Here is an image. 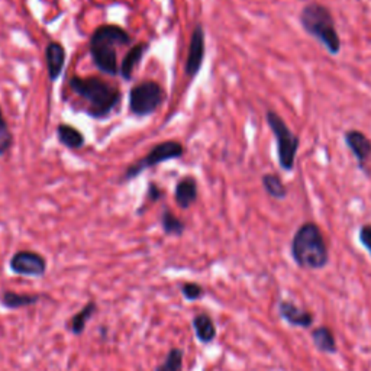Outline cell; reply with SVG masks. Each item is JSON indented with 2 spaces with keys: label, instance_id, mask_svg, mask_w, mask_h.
Returning a JSON list of instances; mask_svg holds the SVG:
<instances>
[{
  "label": "cell",
  "instance_id": "obj_19",
  "mask_svg": "<svg viewBox=\"0 0 371 371\" xmlns=\"http://www.w3.org/2000/svg\"><path fill=\"white\" fill-rule=\"evenodd\" d=\"M312 341L315 346L322 353H326V354L337 353V341L334 338V334L331 332V329L326 326H319L314 329Z\"/></svg>",
  "mask_w": 371,
  "mask_h": 371
},
{
  "label": "cell",
  "instance_id": "obj_8",
  "mask_svg": "<svg viewBox=\"0 0 371 371\" xmlns=\"http://www.w3.org/2000/svg\"><path fill=\"white\" fill-rule=\"evenodd\" d=\"M47 258L36 251L20 250L9 260V269L20 277L39 279L47 273Z\"/></svg>",
  "mask_w": 371,
  "mask_h": 371
},
{
  "label": "cell",
  "instance_id": "obj_1",
  "mask_svg": "<svg viewBox=\"0 0 371 371\" xmlns=\"http://www.w3.org/2000/svg\"><path fill=\"white\" fill-rule=\"evenodd\" d=\"M70 89L88 103L86 112L89 116L102 119L112 113L120 102V90L106 83L100 77L74 76L69 81Z\"/></svg>",
  "mask_w": 371,
  "mask_h": 371
},
{
  "label": "cell",
  "instance_id": "obj_10",
  "mask_svg": "<svg viewBox=\"0 0 371 371\" xmlns=\"http://www.w3.org/2000/svg\"><path fill=\"white\" fill-rule=\"evenodd\" d=\"M204 51H206L204 29L200 24H197L192 32L189 54H188V59H186V66H184V73L189 78H195L202 70Z\"/></svg>",
  "mask_w": 371,
  "mask_h": 371
},
{
  "label": "cell",
  "instance_id": "obj_25",
  "mask_svg": "<svg viewBox=\"0 0 371 371\" xmlns=\"http://www.w3.org/2000/svg\"><path fill=\"white\" fill-rule=\"evenodd\" d=\"M358 239L371 257V223H365L361 226L358 232Z\"/></svg>",
  "mask_w": 371,
  "mask_h": 371
},
{
  "label": "cell",
  "instance_id": "obj_16",
  "mask_svg": "<svg viewBox=\"0 0 371 371\" xmlns=\"http://www.w3.org/2000/svg\"><path fill=\"white\" fill-rule=\"evenodd\" d=\"M192 326L196 338L202 344H211L216 338V326L208 314H197L192 319Z\"/></svg>",
  "mask_w": 371,
  "mask_h": 371
},
{
  "label": "cell",
  "instance_id": "obj_18",
  "mask_svg": "<svg viewBox=\"0 0 371 371\" xmlns=\"http://www.w3.org/2000/svg\"><path fill=\"white\" fill-rule=\"evenodd\" d=\"M57 136L58 141L63 144L66 148L70 150H78L85 146V136L78 130H76L71 125H67V123H59L57 128Z\"/></svg>",
  "mask_w": 371,
  "mask_h": 371
},
{
  "label": "cell",
  "instance_id": "obj_4",
  "mask_svg": "<svg viewBox=\"0 0 371 371\" xmlns=\"http://www.w3.org/2000/svg\"><path fill=\"white\" fill-rule=\"evenodd\" d=\"M292 257L300 269L307 270H321L328 264V245L315 222H304L299 226L292 239Z\"/></svg>",
  "mask_w": 371,
  "mask_h": 371
},
{
  "label": "cell",
  "instance_id": "obj_26",
  "mask_svg": "<svg viewBox=\"0 0 371 371\" xmlns=\"http://www.w3.org/2000/svg\"><path fill=\"white\" fill-rule=\"evenodd\" d=\"M164 196L162 190L158 188V186L155 183H150L148 184V190H147V197H146V202H144V204L146 203H155L158 202L161 197ZM142 204V206H144Z\"/></svg>",
  "mask_w": 371,
  "mask_h": 371
},
{
  "label": "cell",
  "instance_id": "obj_9",
  "mask_svg": "<svg viewBox=\"0 0 371 371\" xmlns=\"http://www.w3.org/2000/svg\"><path fill=\"white\" fill-rule=\"evenodd\" d=\"M344 142L346 148L354 155L358 169L365 174L368 173V161L371 160V139L358 130H348L344 132Z\"/></svg>",
  "mask_w": 371,
  "mask_h": 371
},
{
  "label": "cell",
  "instance_id": "obj_6",
  "mask_svg": "<svg viewBox=\"0 0 371 371\" xmlns=\"http://www.w3.org/2000/svg\"><path fill=\"white\" fill-rule=\"evenodd\" d=\"M166 99V92L157 81L147 80L130 92V111L138 118L153 115Z\"/></svg>",
  "mask_w": 371,
  "mask_h": 371
},
{
  "label": "cell",
  "instance_id": "obj_23",
  "mask_svg": "<svg viewBox=\"0 0 371 371\" xmlns=\"http://www.w3.org/2000/svg\"><path fill=\"white\" fill-rule=\"evenodd\" d=\"M13 146V135L0 108V157L5 155Z\"/></svg>",
  "mask_w": 371,
  "mask_h": 371
},
{
  "label": "cell",
  "instance_id": "obj_5",
  "mask_svg": "<svg viewBox=\"0 0 371 371\" xmlns=\"http://www.w3.org/2000/svg\"><path fill=\"white\" fill-rule=\"evenodd\" d=\"M265 122L272 130L276 147H277V161L281 170L290 173L295 169L296 155L300 147V138L288 128L284 119L274 111L269 109L265 112Z\"/></svg>",
  "mask_w": 371,
  "mask_h": 371
},
{
  "label": "cell",
  "instance_id": "obj_11",
  "mask_svg": "<svg viewBox=\"0 0 371 371\" xmlns=\"http://www.w3.org/2000/svg\"><path fill=\"white\" fill-rule=\"evenodd\" d=\"M46 61H47V70L51 81L58 80L64 70L66 63V50L57 41H52L46 48Z\"/></svg>",
  "mask_w": 371,
  "mask_h": 371
},
{
  "label": "cell",
  "instance_id": "obj_21",
  "mask_svg": "<svg viewBox=\"0 0 371 371\" xmlns=\"http://www.w3.org/2000/svg\"><path fill=\"white\" fill-rule=\"evenodd\" d=\"M160 223H161V228H162L164 234L169 235V237H181L186 231V223L169 209L162 211L161 218H160Z\"/></svg>",
  "mask_w": 371,
  "mask_h": 371
},
{
  "label": "cell",
  "instance_id": "obj_13",
  "mask_svg": "<svg viewBox=\"0 0 371 371\" xmlns=\"http://www.w3.org/2000/svg\"><path fill=\"white\" fill-rule=\"evenodd\" d=\"M280 316L292 326L309 328L314 323V315L307 311H302L300 307L293 304L292 302H280L279 304Z\"/></svg>",
  "mask_w": 371,
  "mask_h": 371
},
{
  "label": "cell",
  "instance_id": "obj_2",
  "mask_svg": "<svg viewBox=\"0 0 371 371\" xmlns=\"http://www.w3.org/2000/svg\"><path fill=\"white\" fill-rule=\"evenodd\" d=\"M131 43V35L118 25L99 27L89 41V52L99 71L108 76H116L119 73L116 48L130 46Z\"/></svg>",
  "mask_w": 371,
  "mask_h": 371
},
{
  "label": "cell",
  "instance_id": "obj_3",
  "mask_svg": "<svg viewBox=\"0 0 371 371\" xmlns=\"http://www.w3.org/2000/svg\"><path fill=\"white\" fill-rule=\"evenodd\" d=\"M299 22L303 31L316 39L328 54L338 55L341 52V36L337 29L334 15L328 6L318 2L307 4L300 10Z\"/></svg>",
  "mask_w": 371,
  "mask_h": 371
},
{
  "label": "cell",
  "instance_id": "obj_7",
  "mask_svg": "<svg viewBox=\"0 0 371 371\" xmlns=\"http://www.w3.org/2000/svg\"><path fill=\"white\" fill-rule=\"evenodd\" d=\"M183 154H184V148L180 142H177V141L160 142V144H157V146H154L150 150V153L142 160L136 161L135 164H131V166L127 169L125 174H123L122 180L123 181L132 180V178L138 177L142 172H146L154 166H158V164H161V162L181 158Z\"/></svg>",
  "mask_w": 371,
  "mask_h": 371
},
{
  "label": "cell",
  "instance_id": "obj_20",
  "mask_svg": "<svg viewBox=\"0 0 371 371\" xmlns=\"http://www.w3.org/2000/svg\"><path fill=\"white\" fill-rule=\"evenodd\" d=\"M261 184H262L264 192L270 197L277 199V200H283L287 197V193H288L287 188L279 174H274V173L264 174L261 177Z\"/></svg>",
  "mask_w": 371,
  "mask_h": 371
},
{
  "label": "cell",
  "instance_id": "obj_12",
  "mask_svg": "<svg viewBox=\"0 0 371 371\" xmlns=\"http://www.w3.org/2000/svg\"><path fill=\"white\" fill-rule=\"evenodd\" d=\"M197 183L195 177L186 176L183 177L174 189V199L180 209H189L190 206L197 200Z\"/></svg>",
  "mask_w": 371,
  "mask_h": 371
},
{
  "label": "cell",
  "instance_id": "obj_17",
  "mask_svg": "<svg viewBox=\"0 0 371 371\" xmlns=\"http://www.w3.org/2000/svg\"><path fill=\"white\" fill-rule=\"evenodd\" d=\"M147 48H148L147 44H144V43L136 44L127 52L125 57H123L120 69H119V74L123 77V80H127V81L131 80L134 69L139 64V61L142 59L144 54H146Z\"/></svg>",
  "mask_w": 371,
  "mask_h": 371
},
{
  "label": "cell",
  "instance_id": "obj_14",
  "mask_svg": "<svg viewBox=\"0 0 371 371\" xmlns=\"http://www.w3.org/2000/svg\"><path fill=\"white\" fill-rule=\"evenodd\" d=\"M41 299H43V296L36 293H16L12 290H4L0 293V303L9 311L35 306L41 302Z\"/></svg>",
  "mask_w": 371,
  "mask_h": 371
},
{
  "label": "cell",
  "instance_id": "obj_22",
  "mask_svg": "<svg viewBox=\"0 0 371 371\" xmlns=\"http://www.w3.org/2000/svg\"><path fill=\"white\" fill-rule=\"evenodd\" d=\"M184 351L181 348H172L164 361L154 371H183Z\"/></svg>",
  "mask_w": 371,
  "mask_h": 371
},
{
  "label": "cell",
  "instance_id": "obj_24",
  "mask_svg": "<svg viewBox=\"0 0 371 371\" xmlns=\"http://www.w3.org/2000/svg\"><path fill=\"white\" fill-rule=\"evenodd\" d=\"M180 293L186 300L196 302L204 296V288L199 283L186 281L180 286Z\"/></svg>",
  "mask_w": 371,
  "mask_h": 371
},
{
  "label": "cell",
  "instance_id": "obj_15",
  "mask_svg": "<svg viewBox=\"0 0 371 371\" xmlns=\"http://www.w3.org/2000/svg\"><path fill=\"white\" fill-rule=\"evenodd\" d=\"M97 303L94 300H89L83 307L80 309L77 314H74L69 322V329L70 332L76 337L83 335L89 321L96 315L97 312Z\"/></svg>",
  "mask_w": 371,
  "mask_h": 371
}]
</instances>
